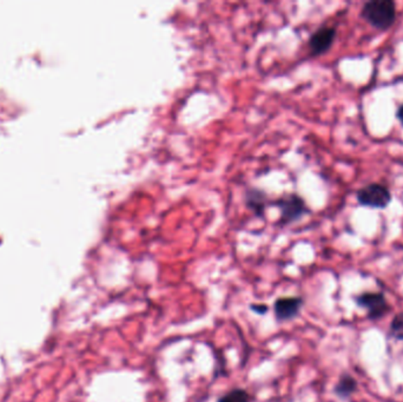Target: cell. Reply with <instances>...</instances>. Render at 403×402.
Segmentation results:
<instances>
[{"mask_svg": "<svg viewBox=\"0 0 403 402\" xmlns=\"http://www.w3.org/2000/svg\"><path fill=\"white\" fill-rule=\"evenodd\" d=\"M251 309H253L254 312L258 313V314H262V315H263V314H265V313H267L268 307L267 306L264 305H260V306L253 305L251 306Z\"/></svg>", "mask_w": 403, "mask_h": 402, "instance_id": "cell-11", "label": "cell"}, {"mask_svg": "<svg viewBox=\"0 0 403 402\" xmlns=\"http://www.w3.org/2000/svg\"><path fill=\"white\" fill-rule=\"evenodd\" d=\"M389 333L392 338L403 341V312L396 314L393 317L392 322H390V327H389Z\"/></svg>", "mask_w": 403, "mask_h": 402, "instance_id": "cell-9", "label": "cell"}, {"mask_svg": "<svg viewBox=\"0 0 403 402\" xmlns=\"http://www.w3.org/2000/svg\"><path fill=\"white\" fill-rule=\"evenodd\" d=\"M245 203L257 216H262L267 207V195L260 189H249L245 192Z\"/></svg>", "mask_w": 403, "mask_h": 402, "instance_id": "cell-7", "label": "cell"}, {"mask_svg": "<svg viewBox=\"0 0 403 402\" xmlns=\"http://www.w3.org/2000/svg\"><path fill=\"white\" fill-rule=\"evenodd\" d=\"M361 15L376 30H388L395 23L396 5L392 0H370L363 5Z\"/></svg>", "mask_w": 403, "mask_h": 402, "instance_id": "cell-1", "label": "cell"}, {"mask_svg": "<svg viewBox=\"0 0 403 402\" xmlns=\"http://www.w3.org/2000/svg\"><path fill=\"white\" fill-rule=\"evenodd\" d=\"M305 301L302 297H281L276 301L274 305L276 319L279 321H288L293 320L301 312Z\"/></svg>", "mask_w": 403, "mask_h": 402, "instance_id": "cell-6", "label": "cell"}, {"mask_svg": "<svg viewBox=\"0 0 403 402\" xmlns=\"http://www.w3.org/2000/svg\"><path fill=\"white\" fill-rule=\"evenodd\" d=\"M336 30L334 27H321L309 39V49L313 56L327 52L335 42Z\"/></svg>", "mask_w": 403, "mask_h": 402, "instance_id": "cell-5", "label": "cell"}, {"mask_svg": "<svg viewBox=\"0 0 403 402\" xmlns=\"http://www.w3.org/2000/svg\"><path fill=\"white\" fill-rule=\"evenodd\" d=\"M355 301L358 307L365 309L367 317L372 321H377L385 317L392 310L385 294L380 292H365L355 296Z\"/></svg>", "mask_w": 403, "mask_h": 402, "instance_id": "cell-2", "label": "cell"}, {"mask_svg": "<svg viewBox=\"0 0 403 402\" xmlns=\"http://www.w3.org/2000/svg\"><path fill=\"white\" fill-rule=\"evenodd\" d=\"M358 203L373 209H385L392 202V192L386 185L372 183L356 192Z\"/></svg>", "mask_w": 403, "mask_h": 402, "instance_id": "cell-3", "label": "cell"}, {"mask_svg": "<svg viewBox=\"0 0 403 402\" xmlns=\"http://www.w3.org/2000/svg\"><path fill=\"white\" fill-rule=\"evenodd\" d=\"M219 402H250V396L244 389H233L219 398Z\"/></svg>", "mask_w": 403, "mask_h": 402, "instance_id": "cell-10", "label": "cell"}, {"mask_svg": "<svg viewBox=\"0 0 403 402\" xmlns=\"http://www.w3.org/2000/svg\"><path fill=\"white\" fill-rule=\"evenodd\" d=\"M358 389V381L351 374H343L334 387V394L342 400L351 398Z\"/></svg>", "mask_w": 403, "mask_h": 402, "instance_id": "cell-8", "label": "cell"}, {"mask_svg": "<svg viewBox=\"0 0 403 402\" xmlns=\"http://www.w3.org/2000/svg\"><path fill=\"white\" fill-rule=\"evenodd\" d=\"M281 211V221L284 224L296 222L303 215L308 213V208L305 199L295 194L284 196L277 202Z\"/></svg>", "mask_w": 403, "mask_h": 402, "instance_id": "cell-4", "label": "cell"}, {"mask_svg": "<svg viewBox=\"0 0 403 402\" xmlns=\"http://www.w3.org/2000/svg\"><path fill=\"white\" fill-rule=\"evenodd\" d=\"M396 117H397V120H400V123L403 125V104L402 106H400L399 110H397V113H396Z\"/></svg>", "mask_w": 403, "mask_h": 402, "instance_id": "cell-12", "label": "cell"}]
</instances>
